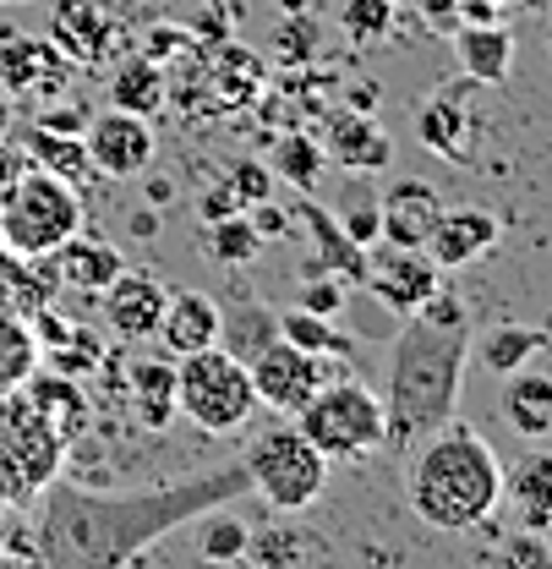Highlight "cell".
<instances>
[{
  "mask_svg": "<svg viewBox=\"0 0 552 569\" xmlns=\"http://www.w3.org/2000/svg\"><path fill=\"white\" fill-rule=\"evenodd\" d=\"M252 488L247 466H219L203 477L148 488V493H88L77 482H50L33 520L28 553L50 569H127L175 526H192L203 509H219Z\"/></svg>",
  "mask_w": 552,
  "mask_h": 569,
  "instance_id": "cell-1",
  "label": "cell"
},
{
  "mask_svg": "<svg viewBox=\"0 0 552 569\" xmlns=\"http://www.w3.org/2000/svg\"><path fill=\"white\" fill-rule=\"evenodd\" d=\"M471 356V323H432L411 312L389 351V383H383V449H415L426 432L460 411Z\"/></svg>",
  "mask_w": 552,
  "mask_h": 569,
  "instance_id": "cell-2",
  "label": "cell"
},
{
  "mask_svg": "<svg viewBox=\"0 0 552 569\" xmlns=\"http://www.w3.org/2000/svg\"><path fill=\"white\" fill-rule=\"evenodd\" d=\"M405 493L421 526L432 531H476L498 515L503 503V466L482 438V427L449 422L426 432L411 449V471H405Z\"/></svg>",
  "mask_w": 552,
  "mask_h": 569,
  "instance_id": "cell-3",
  "label": "cell"
},
{
  "mask_svg": "<svg viewBox=\"0 0 552 569\" xmlns=\"http://www.w3.org/2000/svg\"><path fill=\"white\" fill-rule=\"evenodd\" d=\"M77 230H82V192L39 164H28L17 187L0 198V247L11 258H50Z\"/></svg>",
  "mask_w": 552,
  "mask_h": 569,
  "instance_id": "cell-4",
  "label": "cell"
},
{
  "mask_svg": "<svg viewBox=\"0 0 552 569\" xmlns=\"http://www.w3.org/2000/svg\"><path fill=\"white\" fill-rule=\"evenodd\" d=\"M290 422L307 432V443L323 460H372L383 449V400L355 378L323 383Z\"/></svg>",
  "mask_w": 552,
  "mask_h": 569,
  "instance_id": "cell-5",
  "label": "cell"
},
{
  "mask_svg": "<svg viewBox=\"0 0 552 569\" xmlns=\"http://www.w3.org/2000/svg\"><path fill=\"white\" fill-rule=\"evenodd\" d=\"M175 411L203 432H235L252 422L258 395H252V372L247 361L224 351V346H203L192 356H175Z\"/></svg>",
  "mask_w": 552,
  "mask_h": 569,
  "instance_id": "cell-6",
  "label": "cell"
},
{
  "mask_svg": "<svg viewBox=\"0 0 552 569\" xmlns=\"http://www.w3.org/2000/svg\"><path fill=\"white\" fill-rule=\"evenodd\" d=\"M241 466H247V477H252V493H263L274 509H284V515L318 503L323 488H329V460L307 443V432L295 422L258 432V438L247 443Z\"/></svg>",
  "mask_w": 552,
  "mask_h": 569,
  "instance_id": "cell-7",
  "label": "cell"
},
{
  "mask_svg": "<svg viewBox=\"0 0 552 569\" xmlns=\"http://www.w3.org/2000/svg\"><path fill=\"white\" fill-rule=\"evenodd\" d=\"M247 372H252L258 406H269L279 417H295L323 383L340 378L334 372V356H312V351H301V346H290V340H269L263 351L247 361Z\"/></svg>",
  "mask_w": 552,
  "mask_h": 569,
  "instance_id": "cell-8",
  "label": "cell"
},
{
  "mask_svg": "<svg viewBox=\"0 0 552 569\" xmlns=\"http://www.w3.org/2000/svg\"><path fill=\"white\" fill-rule=\"evenodd\" d=\"M471 77L460 82H443V93H432L421 110H415V138L421 148H432L438 159L449 164H471L476 148H482V116H476V99H471Z\"/></svg>",
  "mask_w": 552,
  "mask_h": 569,
  "instance_id": "cell-9",
  "label": "cell"
},
{
  "mask_svg": "<svg viewBox=\"0 0 552 569\" xmlns=\"http://www.w3.org/2000/svg\"><path fill=\"white\" fill-rule=\"evenodd\" d=\"M82 148L99 170V181H127V176H142L159 153V132L153 121H142L132 110H104V116H88L82 127Z\"/></svg>",
  "mask_w": 552,
  "mask_h": 569,
  "instance_id": "cell-10",
  "label": "cell"
},
{
  "mask_svg": "<svg viewBox=\"0 0 552 569\" xmlns=\"http://www.w3.org/2000/svg\"><path fill=\"white\" fill-rule=\"evenodd\" d=\"M361 284H367V290H372L389 312L411 318L415 307H421V301L443 284V269H438L421 247H389V241H383L378 252L367 247V280H361Z\"/></svg>",
  "mask_w": 552,
  "mask_h": 569,
  "instance_id": "cell-11",
  "label": "cell"
},
{
  "mask_svg": "<svg viewBox=\"0 0 552 569\" xmlns=\"http://www.w3.org/2000/svg\"><path fill=\"white\" fill-rule=\"evenodd\" d=\"M318 132H323V159H334L340 170L350 176H383L389 164H394V142L383 132V121L372 116V110H323V121H318Z\"/></svg>",
  "mask_w": 552,
  "mask_h": 569,
  "instance_id": "cell-12",
  "label": "cell"
},
{
  "mask_svg": "<svg viewBox=\"0 0 552 569\" xmlns=\"http://www.w3.org/2000/svg\"><path fill=\"white\" fill-rule=\"evenodd\" d=\"M99 296H104L99 312H104L110 335H121V340H153L159 335V318H164V301H170V290L159 284V274L121 269Z\"/></svg>",
  "mask_w": 552,
  "mask_h": 569,
  "instance_id": "cell-13",
  "label": "cell"
},
{
  "mask_svg": "<svg viewBox=\"0 0 552 569\" xmlns=\"http://www.w3.org/2000/svg\"><path fill=\"white\" fill-rule=\"evenodd\" d=\"M498 236H503V219L492 209H443L432 219L421 252L438 269H465V263H476V258H486L498 247Z\"/></svg>",
  "mask_w": 552,
  "mask_h": 569,
  "instance_id": "cell-14",
  "label": "cell"
},
{
  "mask_svg": "<svg viewBox=\"0 0 552 569\" xmlns=\"http://www.w3.org/2000/svg\"><path fill=\"white\" fill-rule=\"evenodd\" d=\"M67 82H71V61L50 39H22V33L0 39V88L6 93H22V99L39 93V99H50Z\"/></svg>",
  "mask_w": 552,
  "mask_h": 569,
  "instance_id": "cell-15",
  "label": "cell"
},
{
  "mask_svg": "<svg viewBox=\"0 0 552 569\" xmlns=\"http://www.w3.org/2000/svg\"><path fill=\"white\" fill-rule=\"evenodd\" d=\"M443 213V198L426 181H394L378 198V241L389 247H426L432 219Z\"/></svg>",
  "mask_w": 552,
  "mask_h": 569,
  "instance_id": "cell-16",
  "label": "cell"
},
{
  "mask_svg": "<svg viewBox=\"0 0 552 569\" xmlns=\"http://www.w3.org/2000/svg\"><path fill=\"white\" fill-rule=\"evenodd\" d=\"M498 406H503V422L514 427L520 438L542 443L552 432V372H542L536 361L503 372V400Z\"/></svg>",
  "mask_w": 552,
  "mask_h": 569,
  "instance_id": "cell-17",
  "label": "cell"
},
{
  "mask_svg": "<svg viewBox=\"0 0 552 569\" xmlns=\"http://www.w3.org/2000/svg\"><path fill=\"white\" fill-rule=\"evenodd\" d=\"M454 56L460 71L482 88H503L514 71V33L503 22H460L454 28Z\"/></svg>",
  "mask_w": 552,
  "mask_h": 569,
  "instance_id": "cell-18",
  "label": "cell"
},
{
  "mask_svg": "<svg viewBox=\"0 0 552 569\" xmlns=\"http://www.w3.org/2000/svg\"><path fill=\"white\" fill-rule=\"evenodd\" d=\"M159 340L170 356H192L203 346H219V301L208 290H170L164 318H159Z\"/></svg>",
  "mask_w": 552,
  "mask_h": 569,
  "instance_id": "cell-19",
  "label": "cell"
},
{
  "mask_svg": "<svg viewBox=\"0 0 552 569\" xmlns=\"http://www.w3.org/2000/svg\"><path fill=\"white\" fill-rule=\"evenodd\" d=\"M67 61L99 67L116 50V22L93 6V0H61L56 6V39H50Z\"/></svg>",
  "mask_w": 552,
  "mask_h": 569,
  "instance_id": "cell-20",
  "label": "cell"
},
{
  "mask_svg": "<svg viewBox=\"0 0 552 569\" xmlns=\"http://www.w3.org/2000/svg\"><path fill=\"white\" fill-rule=\"evenodd\" d=\"M503 493L520 509L525 531H552V455L542 443H531L509 471H503Z\"/></svg>",
  "mask_w": 552,
  "mask_h": 569,
  "instance_id": "cell-21",
  "label": "cell"
},
{
  "mask_svg": "<svg viewBox=\"0 0 552 569\" xmlns=\"http://www.w3.org/2000/svg\"><path fill=\"white\" fill-rule=\"evenodd\" d=\"M50 263H56V280L67 284V290H82V296H99L104 284L127 269V258H121L110 241H93V236H82V230L67 236V241L50 252Z\"/></svg>",
  "mask_w": 552,
  "mask_h": 569,
  "instance_id": "cell-22",
  "label": "cell"
},
{
  "mask_svg": "<svg viewBox=\"0 0 552 569\" xmlns=\"http://www.w3.org/2000/svg\"><path fill=\"white\" fill-rule=\"evenodd\" d=\"M290 219H301V224H307V236H312V247H318V274H334L340 284H361V280H367V247H355L329 209L301 203Z\"/></svg>",
  "mask_w": 552,
  "mask_h": 569,
  "instance_id": "cell-23",
  "label": "cell"
},
{
  "mask_svg": "<svg viewBox=\"0 0 552 569\" xmlns=\"http://www.w3.org/2000/svg\"><path fill=\"white\" fill-rule=\"evenodd\" d=\"M22 389H28L22 400L56 427V438H61V443L82 438V427H88V395H82V383H77V378H67V372H39V367H33V378H28Z\"/></svg>",
  "mask_w": 552,
  "mask_h": 569,
  "instance_id": "cell-24",
  "label": "cell"
},
{
  "mask_svg": "<svg viewBox=\"0 0 552 569\" xmlns=\"http://www.w3.org/2000/svg\"><path fill=\"white\" fill-rule=\"evenodd\" d=\"M132 411L142 432H164L175 422V356H138L132 361Z\"/></svg>",
  "mask_w": 552,
  "mask_h": 569,
  "instance_id": "cell-25",
  "label": "cell"
},
{
  "mask_svg": "<svg viewBox=\"0 0 552 569\" xmlns=\"http://www.w3.org/2000/svg\"><path fill=\"white\" fill-rule=\"evenodd\" d=\"M263 77L269 67L247 50V44H230V39H219V50H213V67H208V88H213V99H208V110H230V104H247V99H258L263 93Z\"/></svg>",
  "mask_w": 552,
  "mask_h": 569,
  "instance_id": "cell-26",
  "label": "cell"
},
{
  "mask_svg": "<svg viewBox=\"0 0 552 569\" xmlns=\"http://www.w3.org/2000/svg\"><path fill=\"white\" fill-rule=\"evenodd\" d=\"M22 153H28V164H39V170L61 176L67 187H77V192L99 181V170H93V159H88L82 138H67V132H44V127H28Z\"/></svg>",
  "mask_w": 552,
  "mask_h": 569,
  "instance_id": "cell-27",
  "label": "cell"
},
{
  "mask_svg": "<svg viewBox=\"0 0 552 569\" xmlns=\"http://www.w3.org/2000/svg\"><path fill=\"white\" fill-rule=\"evenodd\" d=\"M471 351H476V361H482L492 378H503V372L548 356V329L542 323H498V329H486Z\"/></svg>",
  "mask_w": 552,
  "mask_h": 569,
  "instance_id": "cell-28",
  "label": "cell"
},
{
  "mask_svg": "<svg viewBox=\"0 0 552 569\" xmlns=\"http://www.w3.org/2000/svg\"><path fill=\"white\" fill-rule=\"evenodd\" d=\"M110 104H116V110H132L142 121H153V116L170 104V77H164V67L148 61V56L121 61V67H116V82H110Z\"/></svg>",
  "mask_w": 552,
  "mask_h": 569,
  "instance_id": "cell-29",
  "label": "cell"
},
{
  "mask_svg": "<svg viewBox=\"0 0 552 569\" xmlns=\"http://www.w3.org/2000/svg\"><path fill=\"white\" fill-rule=\"evenodd\" d=\"M269 340H279V318L263 307V301H252V296H247V301H235V312H230V318L219 312V346L235 356V361H252Z\"/></svg>",
  "mask_w": 552,
  "mask_h": 569,
  "instance_id": "cell-30",
  "label": "cell"
},
{
  "mask_svg": "<svg viewBox=\"0 0 552 569\" xmlns=\"http://www.w3.org/2000/svg\"><path fill=\"white\" fill-rule=\"evenodd\" d=\"M33 367H39V340H33L28 318L0 307V400L17 395L33 378Z\"/></svg>",
  "mask_w": 552,
  "mask_h": 569,
  "instance_id": "cell-31",
  "label": "cell"
},
{
  "mask_svg": "<svg viewBox=\"0 0 552 569\" xmlns=\"http://www.w3.org/2000/svg\"><path fill=\"white\" fill-rule=\"evenodd\" d=\"M279 318V340H290V346H301V351L312 356H350L355 351V340H350L345 329H334V318H323V312H307V307H284L274 312Z\"/></svg>",
  "mask_w": 552,
  "mask_h": 569,
  "instance_id": "cell-32",
  "label": "cell"
},
{
  "mask_svg": "<svg viewBox=\"0 0 552 569\" xmlns=\"http://www.w3.org/2000/svg\"><path fill=\"white\" fill-rule=\"evenodd\" d=\"M323 164H329V159H323V142L312 138V132H295V127H290V132L274 142V164H269V170H274V181H290L295 192H318Z\"/></svg>",
  "mask_w": 552,
  "mask_h": 569,
  "instance_id": "cell-33",
  "label": "cell"
},
{
  "mask_svg": "<svg viewBox=\"0 0 552 569\" xmlns=\"http://www.w3.org/2000/svg\"><path fill=\"white\" fill-rule=\"evenodd\" d=\"M198 553H203L208 565L230 569L235 559H241V548H247V537H252V526L247 520H235V515H224V503L219 509H203L198 520Z\"/></svg>",
  "mask_w": 552,
  "mask_h": 569,
  "instance_id": "cell-34",
  "label": "cell"
},
{
  "mask_svg": "<svg viewBox=\"0 0 552 569\" xmlns=\"http://www.w3.org/2000/svg\"><path fill=\"white\" fill-rule=\"evenodd\" d=\"M203 252L213 258V263H219V269H247V263L263 252V241L252 236L247 213H230V219H208Z\"/></svg>",
  "mask_w": 552,
  "mask_h": 569,
  "instance_id": "cell-35",
  "label": "cell"
},
{
  "mask_svg": "<svg viewBox=\"0 0 552 569\" xmlns=\"http://www.w3.org/2000/svg\"><path fill=\"white\" fill-rule=\"evenodd\" d=\"M301 559V531L295 526H252L241 559L230 569H295Z\"/></svg>",
  "mask_w": 552,
  "mask_h": 569,
  "instance_id": "cell-36",
  "label": "cell"
},
{
  "mask_svg": "<svg viewBox=\"0 0 552 569\" xmlns=\"http://www.w3.org/2000/svg\"><path fill=\"white\" fill-rule=\"evenodd\" d=\"M340 28H345V39L355 50L383 44L389 28H394V0H345L340 6Z\"/></svg>",
  "mask_w": 552,
  "mask_h": 569,
  "instance_id": "cell-37",
  "label": "cell"
},
{
  "mask_svg": "<svg viewBox=\"0 0 552 569\" xmlns=\"http://www.w3.org/2000/svg\"><path fill=\"white\" fill-rule=\"evenodd\" d=\"M492 569H552L548 531H525V526H514V531L492 548Z\"/></svg>",
  "mask_w": 552,
  "mask_h": 569,
  "instance_id": "cell-38",
  "label": "cell"
},
{
  "mask_svg": "<svg viewBox=\"0 0 552 569\" xmlns=\"http://www.w3.org/2000/svg\"><path fill=\"white\" fill-rule=\"evenodd\" d=\"M50 356H56V372H67V378H82V372L104 367V340H99L93 329L71 323L67 340H61V346H50Z\"/></svg>",
  "mask_w": 552,
  "mask_h": 569,
  "instance_id": "cell-39",
  "label": "cell"
},
{
  "mask_svg": "<svg viewBox=\"0 0 552 569\" xmlns=\"http://www.w3.org/2000/svg\"><path fill=\"white\" fill-rule=\"evenodd\" d=\"M224 187L241 198V209H252V203L274 198V170H269L263 159H235V164H230V176H224Z\"/></svg>",
  "mask_w": 552,
  "mask_h": 569,
  "instance_id": "cell-40",
  "label": "cell"
},
{
  "mask_svg": "<svg viewBox=\"0 0 552 569\" xmlns=\"http://www.w3.org/2000/svg\"><path fill=\"white\" fill-rule=\"evenodd\" d=\"M345 290H350V284H340L334 274H312V280L295 290V307H307V312H323V318H334V312L345 307Z\"/></svg>",
  "mask_w": 552,
  "mask_h": 569,
  "instance_id": "cell-41",
  "label": "cell"
},
{
  "mask_svg": "<svg viewBox=\"0 0 552 569\" xmlns=\"http://www.w3.org/2000/svg\"><path fill=\"white\" fill-rule=\"evenodd\" d=\"M279 44V61H290V67L301 71L307 61H312V44H318V22H307V17H295V22H284L274 33Z\"/></svg>",
  "mask_w": 552,
  "mask_h": 569,
  "instance_id": "cell-42",
  "label": "cell"
},
{
  "mask_svg": "<svg viewBox=\"0 0 552 569\" xmlns=\"http://www.w3.org/2000/svg\"><path fill=\"white\" fill-rule=\"evenodd\" d=\"M192 39H198L192 28H148V39H142V56L164 67V61L187 56V50H192Z\"/></svg>",
  "mask_w": 552,
  "mask_h": 569,
  "instance_id": "cell-43",
  "label": "cell"
},
{
  "mask_svg": "<svg viewBox=\"0 0 552 569\" xmlns=\"http://www.w3.org/2000/svg\"><path fill=\"white\" fill-rule=\"evenodd\" d=\"M247 213V224H252V236L269 247V241H284L290 236V213L279 209L274 198H263V203H252V209H241Z\"/></svg>",
  "mask_w": 552,
  "mask_h": 569,
  "instance_id": "cell-44",
  "label": "cell"
},
{
  "mask_svg": "<svg viewBox=\"0 0 552 569\" xmlns=\"http://www.w3.org/2000/svg\"><path fill=\"white\" fill-rule=\"evenodd\" d=\"M340 230H345L355 247H378V203H355V209L340 219Z\"/></svg>",
  "mask_w": 552,
  "mask_h": 569,
  "instance_id": "cell-45",
  "label": "cell"
},
{
  "mask_svg": "<svg viewBox=\"0 0 552 569\" xmlns=\"http://www.w3.org/2000/svg\"><path fill=\"white\" fill-rule=\"evenodd\" d=\"M33 127H44V132H67V138H82V127H88V110H82V104H56V110H44Z\"/></svg>",
  "mask_w": 552,
  "mask_h": 569,
  "instance_id": "cell-46",
  "label": "cell"
},
{
  "mask_svg": "<svg viewBox=\"0 0 552 569\" xmlns=\"http://www.w3.org/2000/svg\"><path fill=\"white\" fill-rule=\"evenodd\" d=\"M28 170V153H22V142H11V138H0V198L17 187V176Z\"/></svg>",
  "mask_w": 552,
  "mask_h": 569,
  "instance_id": "cell-47",
  "label": "cell"
},
{
  "mask_svg": "<svg viewBox=\"0 0 552 569\" xmlns=\"http://www.w3.org/2000/svg\"><path fill=\"white\" fill-rule=\"evenodd\" d=\"M198 209H203V219H230V213H241V198L219 181V187H208L203 192V203H198Z\"/></svg>",
  "mask_w": 552,
  "mask_h": 569,
  "instance_id": "cell-48",
  "label": "cell"
},
{
  "mask_svg": "<svg viewBox=\"0 0 552 569\" xmlns=\"http://www.w3.org/2000/svg\"><path fill=\"white\" fill-rule=\"evenodd\" d=\"M28 488H22V477H17V466L6 460V449H0V503H22Z\"/></svg>",
  "mask_w": 552,
  "mask_h": 569,
  "instance_id": "cell-49",
  "label": "cell"
},
{
  "mask_svg": "<svg viewBox=\"0 0 552 569\" xmlns=\"http://www.w3.org/2000/svg\"><path fill=\"white\" fill-rule=\"evenodd\" d=\"M415 11H421L426 22H438V28H449V22L460 17V0H415Z\"/></svg>",
  "mask_w": 552,
  "mask_h": 569,
  "instance_id": "cell-50",
  "label": "cell"
},
{
  "mask_svg": "<svg viewBox=\"0 0 552 569\" xmlns=\"http://www.w3.org/2000/svg\"><path fill=\"white\" fill-rule=\"evenodd\" d=\"M170 198H175V187L159 181V176H148V203H170Z\"/></svg>",
  "mask_w": 552,
  "mask_h": 569,
  "instance_id": "cell-51",
  "label": "cell"
},
{
  "mask_svg": "<svg viewBox=\"0 0 552 569\" xmlns=\"http://www.w3.org/2000/svg\"><path fill=\"white\" fill-rule=\"evenodd\" d=\"M11 132V99H6V88H0V138Z\"/></svg>",
  "mask_w": 552,
  "mask_h": 569,
  "instance_id": "cell-52",
  "label": "cell"
},
{
  "mask_svg": "<svg viewBox=\"0 0 552 569\" xmlns=\"http://www.w3.org/2000/svg\"><path fill=\"white\" fill-rule=\"evenodd\" d=\"M290 6H295V0H290Z\"/></svg>",
  "mask_w": 552,
  "mask_h": 569,
  "instance_id": "cell-53",
  "label": "cell"
},
{
  "mask_svg": "<svg viewBox=\"0 0 552 569\" xmlns=\"http://www.w3.org/2000/svg\"><path fill=\"white\" fill-rule=\"evenodd\" d=\"M329 569H334V565H329Z\"/></svg>",
  "mask_w": 552,
  "mask_h": 569,
  "instance_id": "cell-54",
  "label": "cell"
}]
</instances>
